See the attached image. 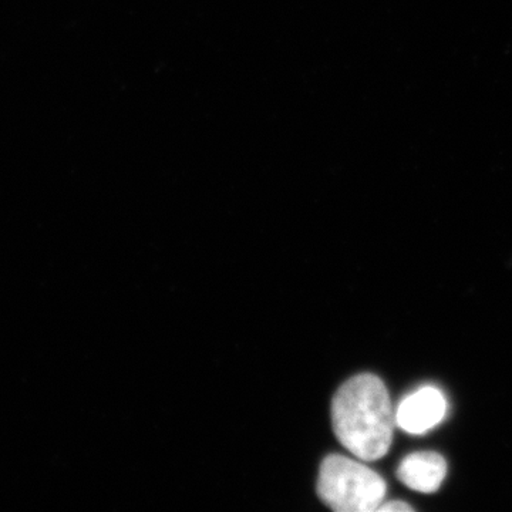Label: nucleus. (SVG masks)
Returning a JSON list of instances; mask_svg holds the SVG:
<instances>
[{"instance_id": "1", "label": "nucleus", "mask_w": 512, "mask_h": 512, "mask_svg": "<svg viewBox=\"0 0 512 512\" xmlns=\"http://www.w3.org/2000/svg\"><path fill=\"white\" fill-rule=\"evenodd\" d=\"M332 420L340 443L359 460H379L392 446L396 410L375 375L352 377L340 387L333 397Z\"/></svg>"}, {"instance_id": "2", "label": "nucleus", "mask_w": 512, "mask_h": 512, "mask_svg": "<svg viewBox=\"0 0 512 512\" xmlns=\"http://www.w3.org/2000/svg\"><path fill=\"white\" fill-rule=\"evenodd\" d=\"M386 483L376 471L353 458L326 457L320 466L318 494L339 512H373L386 497Z\"/></svg>"}, {"instance_id": "3", "label": "nucleus", "mask_w": 512, "mask_h": 512, "mask_svg": "<svg viewBox=\"0 0 512 512\" xmlns=\"http://www.w3.org/2000/svg\"><path fill=\"white\" fill-rule=\"evenodd\" d=\"M447 413V400L433 386L421 387L404 397L396 409V424L410 434H424L439 426Z\"/></svg>"}, {"instance_id": "4", "label": "nucleus", "mask_w": 512, "mask_h": 512, "mask_svg": "<svg viewBox=\"0 0 512 512\" xmlns=\"http://www.w3.org/2000/svg\"><path fill=\"white\" fill-rule=\"evenodd\" d=\"M446 474V460L433 451L409 454L397 468V477L404 485L424 494L439 490Z\"/></svg>"}, {"instance_id": "5", "label": "nucleus", "mask_w": 512, "mask_h": 512, "mask_svg": "<svg viewBox=\"0 0 512 512\" xmlns=\"http://www.w3.org/2000/svg\"><path fill=\"white\" fill-rule=\"evenodd\" d=\"M412 505L404 503V501H390V503H382L377 511L392 512V511H413Z\"/></svg>"}]
</instances>
